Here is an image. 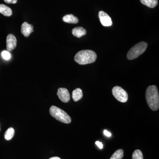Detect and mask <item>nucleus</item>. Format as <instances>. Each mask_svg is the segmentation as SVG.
Returning a JSON list of instances; mask_svg holds the SVG:
<instances>
[{
    "label": "nucleus",
    "mask_w": 159,
    "mask_h": 159,
    "mask_svg": "<svg viewBox=\"0 0 159 159\" xmlns=\"http://www.w3.org/2000/svg\"><path fill=\"white\" fill-rule=\"evenodd\" d=\"M86 30L82 27H76L72 30V34L75 37L80 38L86 34Z\"/></svg>",
    "instance_id": "9d476101"
},
{
    "label": "nucleus",
    "mask_w": 159,
    "mask_h": 159,
    "mask_svg": "<svg viewBox=\"0 0 159 159\" xmlns=\"http://www.w3.org/2000/svg\"><path fill=\"white\" fill-rule=\"evenodd\" d=\"M99 17L100 22L103 26L109 27L112 25L111 19L104 11H101L99 13Z\"/></svg>",
    "instance_id": "0eeeda50"
},
{
    "label": "nucleus",
    "mask_w": 159,
    "mask_h": 159,
    "mask_svg": "<svg viewBox=\"0 0 159 159\" xmlns=\"http://www.w3.org/2000/svg\"><path fill=\"white\" fill-rule=\"evenodd\" d=\"M112 94L114 97L119 102H125L128 100V94L120 87H114L112 89Z\"/></svg>",
    "instance_id": "39448f33"
},
{
    "label": "nucleus",
    "mask_w": 159,
    "mask_h": 159,
    "mask_svg": "<svg viewBox=\"0 0 159 159\" xmlns=\"http://www.w3.org/2000/svg\"><path fill=\"white\" fill-rule=\"evenodd\" d=\"M17 43L16 38L13 34H9L6 38V48L7 51L10 52L16 48Z\"/></svg>",
    "instance_id": "423d86ee"
},
{
    "label": "nucleus",
    "mask_w": 159,
    "mask_h": 159,
    "mask_svg": "<svg viewBox=\"0 0 159 159\" xmlns=\"http://www.w3.org/2000/svg\"><path fill=\"white\" fill-rule=\"evenodd\" d=\"M21 32L25 37H29L30 34L33 32V26L26 22H24L21 25Z\"/></svg>",
    "instance_id": "1a4fd4ad"
},
{
    "label": "nucleus",
    "mask_w": 159,
    "mask_h": 159,
    "mask_svg": "<svg viewBox=\"0 0 159 159\" xmlns=\"http://www.w3.org/2000/svg\"><path fill=\"white\" fill-rule=\"evenodd\" d=\"M96 144L99 147L100 149H102V148H103V145H102V142H99V141H97L96 142Z\"/></svg>",
    "instance_id": "aec40b11"
},
{
    "label": "nucleus",
    "mask_w": 159,
    "mask_h": 159,
    "mask_svg": "<svg viewBox=\"0 0 159 159\" xmlns=\"http://www.w3.org/2000/svg\"><path fill=\"white\" fill-rule=\"evenodd\" d=\"M104 134H105V135L108 137H110L111 136V133L107 130H104Z\"/></svg>",
    "instance_id": "412c9836"
},
{
    "label": "nucleus",
    "mask_w": 159,
    "mask_h": 159,
    "mask_svg": "<svg viewBox=\"0 0 159 159\" xmlns=\"http://www.w3.org/2000/svg\"><path fill=\"white\" fill-rule=\"evenodd\" d=\"M2 57L6 60H9L11 57V55L10 52L8 51H4L2 52Z\"/></svg>",
    "instance_id": "a211bd4d"
},
{
    "label": "nucleus",
    "mask_w": 159,
    "mask_h": 159,
    "mask_svg": "<svg viewBox=\"0 0 159 159\" xmlns=\"http://www.w3.org/2000/svg\"><path fill=\"white\" fill-rule=\"evenodd\" d=\"M123 157V150L119 149L114 152L110 159H122Z\"/></svg>",
    "instance_id": "dca6fc26"
},
{
    "label": "nucleus",
    "mask_w": 159,
    "mask_h": 159,
    "mask_svg": "<svg viewBox=\"0 0 159 159\" xmlns=\"http://www.w3.org/2000/svg\"><path fill=\"white\" fill-rule=\"evenodd\" d=\"M49 159H61L60 158L58 157H51V158Z\"/></svg>",
    "instance_id": "4be33fe9"
},
{
    "label": "nucleus",
    "mask_w": 159,
    "mask_h": 159,
    "mask_svg": "<svg viewBox=\"0 0 159 159\" xmlns=\"http://www.w3.org/2000/svg\"><path fill=\"white\" fill-rule=\"evenodd\" d=\"M145 97L149 108L153 111H157L159 108V95L156 86L148 87L146 91Z\"/></svg>",
    "instance_id": "f257e3e1"
},
{
    "label": "nucleus",
    "mask_w": 159,
    "mask_h": 159,
    "mask_svg": "<svg viewBox=\"0 0 159 159\" xmlns=\"http://www.w3.org/2000/svg\"><path fill=\"white\" fill-rule=\"evenodd\" d=\"M14 129L12 128V127H10V128L8 129L5 133V135H4L5 139H6V140H8V141L11 140L14 136Z\"/></svg>",
    "instance_id": "2eb2a0df"
},
{
    "label": "nucleus",
    "mask_w": 159,
    "mask_h": 159,
    "mask_svg": "<svg viewBox=\"0 0 159 159\" xmlns=\"http://www.w3.org/2000/svg\"><path fill=\"white\" fill-rule=\"evenodd\" d=\"M132 159H143L142 151L139 149L134 151L133 153Z\"/></svg>",
    "instance_id": "f3484780"
},
{
    "label": "nucleus",
    "mask_w": 159,
    "mask_h": 159,
    "mask_svg": "<svg viewBox=\"0 0 159 159\" xmlns=\"http://www.w3.org/2000/svg\"><path fill=\"white\" fill-rule=\"evenodd\" d=\"M50 113L51 116L60 122L69 124L71 122L70 117L61 109L52 106L50 108Z\"/></svg>",
    "instance_id": "7ed1b4c3"
},
{
    "label": "nucleus",
    "mask_w": 159,
    "mask_h": 159,
    "mask_svg": "<svg viewBox=\"0 0 159 159\" xmlns=\"http://www.w3.org/2000/svg\"><path fill=\"white\" fill-rule=\"evenodd\" d=\"M0 130H1V127H0Z\"/></svg>",
    "instance_id": "5701e85b"
},
{
    "label": "nucleus",
    "mask_w": 159,
    "mask_h": 159,
    "mask_svg": "<svg viewBox=\"0 0 159 159\" xmlns=\"http://www.w3.org/2000/svg\"><path fill=\"white\" fill-rule=\"evenodd\" d=\"M147 47L148 45L145 42L138 43L128 51L127 55V58L129 60L135 59L146 51Z\"/></svg>",
    "instance_id": "20e7f679"
},
{
    "label": "nucleus",
    "mask_w": 159,
    "mask_h": 159,
    "mask_svg": "<svg viewBox=\"0 0 159 159\" xmlns=\"http://www.w3.org/2000/svg\"><path fill=\"white\" fill-rule=\"evenodd\" d=\"M57 95L59 99L63 102H68L70 101V96L68 90L66 88H59L57 91Z\"/></svg>",
    "instance_id": "6e6552de"
},
{
    "label": "nucleus",
    "mask_w": 159,
    "mask_h": 159,
    "mask_svg": "<svg viewBox=\"0 0 159 159\" xmlns=\"http://www.w3.org/2000/svg\"><path fill=\"white\" fill-rule=\"evenodd\" d=\"M64 22L70 24H77L78 22V18L73 14L66 15L62 19Z\"/></svg>",
    "instance_id": "f8f14e48"
},
{
    "label": "nucleus",
    "mask_w": 159,
    "mask_h": 159,
    "mask_svg": "<svg viewBox=\"0 0 159 159\" xmlns=\"http://www.w3.org/2000/svg\"><path fill=\"white\" fill-rule=\"evenodd\" d=\"M5 2L8 4H15L17 2V0H4Z\"/></svg>",
    "instance_id": "6ab92c4d"
},
{
    "label": "nucleus",
    "mask_w": 159,
    "mask_h": 159,
    "mask_svg": "<svg viewBox=\"0 0 159 159\" xmlns=\"http://www.w3.org/2000/svg\"><path fill=\"white\" fill-rule=\"evenodd\" d=\"M82 91L81 89L77 88L73 91L72 93V98L75 102L79 101L82 98Z\"/></svg>",
    "instance_id": "ddd939ff"
},
{
    "label": "nucleus",
    "mask_w": 159,
    "mask_h": 159,
    "mask_svg": "<svg viewBox=\"0 0 159 159\" xmlns=\"http://www.w3.org/2000/svg\"><path fill=\"white\" fill-rule=\"evenodd\" d=\"M142 4L151 8L155 7L158 4V0H140Z\"/></svg>",
    "instance_id": "4468645a"
},
{
    "label": "nucleus",
    "mask_w": 159,
    "mask_h": 159,
    "mask_svg": "<svg viewBox=\"0 0 159 159\" xmlns=\"http://www.w3.org/2000/svg\"><path fill=\"white\" fill-rule=\"evenodd\" d=\"M0 13L6 16H10L12 15L11 9L8 6L3 4L0 5Z\"/></svg>",
    "instance_id": "9b49d317"
},
{
    "label": "nucleus",
    "mask_w": 159,
    "mask_h": 159,
    "mask_svg": "<svg viewBox=\"0 0 159 159\" xmlns=\"http://www.w3.org/2000/svg\"><path fill=\"white\" fill-rule=\"evenodd\" d=\"M97 58V54L94 51L86 50L78 52L75 55L74 60L80 65H86L95 62Z\"/></svg>",
    "instance_id": "f03ea898"
}]
</instances>
